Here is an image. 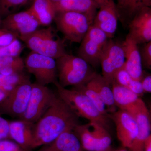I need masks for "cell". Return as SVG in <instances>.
<instances>
[{"mask_svg": "<svg viewBox=\"0 0 151 151\" xmlns=\"http://www.w3.org/2000/svg\"><path fill=\"white\" fill-rule=\"evenodd\" d=\"M79 116L58 95L33 128L32 149L46 145L67 131H73Z\"/></svg>", "mask_w": 151, "mask_h": 151, "instance_id": "cell-1", "label": "cell"}, {"mask_svg": "<svg viewBox=\"0 0 151 151\" xmlns=\"http://www.w3.org/2000/svg\"><path fill=\"white\" fill-rule=\"evenodd\" d=\"M56 62L58 83L63 87L86 84L96 73L84 59L67 53Z\"/></svg>", "mask_w": 151, "mask_h": 151, "instance_id": "cell-2", "label": "cell"}, {"mask_svg": "<svg viewBox=\"0 0 151 151\" xmlns=\"http://www.w3.org/2000/svg\"><path fill=\"white\" fill-rule=\"evenodd\" d=\"M54 84L56 86L58 96L69 105L79 117L85 118L89 122L97 123L108 129L110 117L100 113L85 94L73 88L66 89L58 81Z\"/></svg>", "mask_w": 151, "mask_h": 151, "instance_id": "cell-3", "label": "cell"}, {"mask_svg": "<svg viewBox=\"0 0 151 151\" xmlns=\"http://www.w3.org/2000/svg\"><path fill=\"white\" fill-rule=\"evenodd\" d=\"M19 38L32 51L53 59L66 53L64 41L57 36L51 27L37 29Z\"/></svg>", "mask_w": 151, "mask_h": 151, "instance_id": "cell-4", "label": "cell"}, {"mask_svg": "<svg viewBox=\"0 0 151 151\" xmlns=\"http://www.w3.org/2000/svg\"><path fill=\"white\" fill-rule=\"evenodd\" d=\"M55 21L65 39L80 43L93 21L86 15L75 12H56Z\"/></svg>", "mask_w": 151, "mask_h": 151, "instance_id": "cell-5", "label": "cell"}, {"mask_svg": "<svg viewBox=\"0 0 151 151\" xmlns=\"http://www.w3.org/2000/svg\"><path fill=\"white\" fill-rule=\"evenodd\" d=\"M73 131L81 140L83 147L89 151H103L111 147L112 139L108 129L97 123L78 124Z\"/></svg>", "mask_w": 151, "mask_h": 151, "instance_id": "cell-6", "label": "cell"}, {"mask_svg": "<svg viewBox=\"0 0 151 151\" xmlns=\"http://www.w3.org/2000/svg\"><path fill=\"white\" fill-rule=\"evenodd\" d=\"M24 61L25 68L37 84L47 86L57 81L56 60L32 51Z\"/></svg>", "mask_w": 151, "mask_h": 151, "instance_id": "cell-7", "label": "cell"}, {"mask_svg": "<svg viewBox=\"0 0 151 151\" xmlns=\"http://www.w3.org/2000/svg\"><path fill=\"white\" fill-rule=\"evenodd\" d=\"M56 96L47 86L36 82L32 83L27 108L19 119L31 124H35L48 109Z\"/></svg>", "mask_w": 151, "mask_h": 151, "instance_id": "cell-8", "label": "cell"}, {"mask_svg": "<svg viewBox=\"0 0 151 151\" xmlns=\"http://www.w3.org/2000/svg\"><path fill=\"white\" fill-rule=\"evenodd\" d=\"M108 39L105 33L92 24L80 42L78 57L96 67L100 63L101 54Z\"/></svg>", "mask_w": 151, "mask_h": 151, "instance_id": "cell-9", "label": "cell"}, {"mask_svg": "<svg viewBox=\"0 0 151 151\" xmlns=\"http://www.w3.org/2000/svg\"><path fill=\"white\" fill-rule=\"evenodd\" d=\"M125 62V55L122 43L109 39L100 59L102 76L107 83L111 85L116 73L124 66Z\"/></svg>", "mask_w": 151, "mask_h": 151, "instance_id": "cell-10", "label": "cell"}, {"mask_svg": "<svg viewBox=\"0 0 151 151\" xmlns=\"http://www.w3.org/2000/svg\"><path fill=\"white\" fill-rule=\"evenodd\" d=\"M136 122L138 134L130 147L132 151H144L145 141L151 131L150 113L145 103L139 97L137 101L124 109Z\"/></svg>", "mask_w": 151, "mask_h": 151, "instance_id": "cell-11", "label": "cell"}, {"mask_svg": "<svg viewBox=\"0 0 151 151\" xmlns=\"http://www.w3.org/2000/svg\"><path fill=\"white\" fill-rule=\"evenodd\" d=\"M31 81L16 86L1 103L0 111L14 118L19 119L27 108L32 91Z\"/></svg>", "mask_w": 151, "mask_h": 151, "instance_id": "cell-12", "label": "cell"}, {"mask_svg": "<svg viewBox=\"0 0 151 151\" xmlns=\"http://www.w3.org/2000/svg\"><path fill=\"white\" fill-rule=\"evenodd\" d=\"M2 29L13 33L19 38L37 29L39 23L28 11L10 14L2 22Z\"/></svg>", "mask_w": 151, "mask_h": 151, "instance_id": "cell-13", "label": "cell"}, {"mask_svg": "<svg viewBox=\"0 0 151 151\" xmlns=\"http://www.w3.org/2000/svg\"><path fill=\"white\" fill-rule=\"evenodd\" d=\"M128 27L127 36L137 44L151 41V9L146 7L140 11L132 21Z\"/></svg>", "mask_w": 151, "mask_h": 151, "instance_id": "cell-14", "label": "cell"}, {"mask_svg": "<svg viewBox=\"0 0 151 151\" xmlns=\"http://www.w3.org/2000/svg\"><path fill=\"white\" fill-rule=\"evenodd\" d=\"M111 118L116 125L117 137L125 147H131L138 134V127L134 119L126 111L119 109Z\"/></svg>", "mask_w": 151, "mask_h": 151, "instance_id": "cell-15", "label": "cell"}, {"mask_svg": "<svg viewBox=\"0 0 151 151\" xmlns=\"http://www.w3.org/2000/svg\"><path fill=\"white\" fill-rule=\"evenodd\" d=\"M99 9L92 25L105 33L108 39H112L117 30L119 20L115 1L109 0Z\"/></svg>", "mask_w": 151, "mask_h": 151, "instance_id": "cell-16", "label": "cell"}, {"mask_svg": "<svg viewBox=\"0 0 151 151\" xmlns=\"http://www.w3.org/2000/svg\"><path fill=\"white\" fill-rule=\"evenodd\" d=\"M122 45L125 55V69L133 79L141 81L144 73L138 44L127 35Z\"/></svg>", "mask_w": 151, "mask_h": 151, "instance_id": "cell-17", "label": "cell"}, {"mask_svg": "<svg viewBox=\"0 0 151 151\" xmlns=\"http://www.w3.org/2000/svg\"><path fill=\"white\" fill-rule=\"evenodd\" d=\"M56 12H75L86 15L94 21L100 6L94 0H61L53 2Z\"/></svg>", "mask_w": 151, "mask_h": 151, "instance_id": "cell-18", "label": "cell"}, {"mask_svg": "<svg viewBox=\"0 0 151 151\" xmlns=\"http://www.w3.org/2000/svg\"><path fill=\"white\" fill-rule=\"evenodd\" d=\"M33 125L21 120L9 122V138L25 151L32 149Z\"/></svg>", "mask_w": 151, "mask_h": 151, "instance_id": "cell-19", "label": "cell"}, {"mask_svg": "<svg viewBox=\"0 0 151 151\" xmlns=\"http://www.w3.org/2000/svg\"><path fill=\"white\" fill-rule=\"evenodd\" d=\"M118 18L124 27H128L132 19L142 9L151 7V0H116Z\"/></svg>", "mask_w": 151, "mask_h": 151, "instance_id": "cell-20", "label": "cell"}, {"mask_svg": "<svg viewBox=\"0 0 151 151\" xmlns=\"http://www.w3.org/2000/svg\"><path fill=\"white\" fill-rule=\"evenodd\" d=\"M86 84L99 95L108 108V111H111L113 113L116 112V106L114 103L111 85L106 82L102 75L96 73Z\"/></svg>", "mask_w": 151, "mask_h": 151, "instance_id": "cell-21", "label": "cell"}, {"mask_svg": "<svg viewBox=\"0 0 151 151\" xmlns=\"http://www.w3.org/2000/svg\"><path fill=\"white\" fill-rule=\"evenodd\" d=\"M39 23L40 25L47 26L54 20L56 12L51 0H35L27 10Z\"/></svg>", "mask_w": 151, "mask_h": 151, "instance_id": "cell-22", "label": "cell"}, {"mask_svg": "<svg viewBox=\"0 0 151 151\" xmlns=\"http://www.w3.org/2000/svg\"><path fill=\"white\" fill-rule=\"evenodd\" d=\"M73 131L63 132L40 151H80L81 143Z\"/></svg>", "mask_w": 151, "mask_h": 151, "instance_id": "cell-23", "label": "cell"}, {"mask_svg": "<svg viewBox=\"0 0 151 151\" xmlns=\"http://www.w3.org/2000/svg\"><path fill=\"white\" fill-rule=\"evenodd\" d=\"M111 86L114 103L119 109L124 110L127 106L134 103L139 97L130 89L119 85L115 81Z\"/></svg>", "mask_w": 151, "mask_h": 151, "instance_id": "cell-24", "label": "cell"}, {"mask_svg": "<svg viewBox=\"0 0 151 151\" xmlns=\"http://www.w3.org/2000/svg\"><path fill=\"white\" fill-rule=\"evenodd\" d=\"M24 61L20 56L0 57V73L4 75L23 72Z\"/></svg>", "mask_w": 151, "mask_h": 151, "instance_id": "cell-25", "label": "cell"}, {"mask_svg": "<svg viewBox=\"0 0 151 151\" xmlns=\"http://www.w3.org/2000/svg\"><path fill=\"white\" fill-rule=\"evenodd\" d=\"M114 81L119 85L130 89L139 96L144 93L141 81L133 79L125 69L124 65L116 73Z\"/></svg>", "mask_w": 151, "mask_h": 151, "instance_id": "cell-26", "label": "cell"}, {"mask_svg": "<svg viewBox=\"0 0 151 151\" xmlns=\"http://www.w3.org/2000/svg\"><path fill=\"white\" fill-rule=\"evenodd\" d=\"M86 83L78 86H73V88L85 94L92 101L98 111L102 114L109 116L107 113L108 111L106 110V106L100 99L99 95Z\"/></svg>", "mask_w": 151, "mask_h": 151, "instance_id": "cell-27", "label": "cell"}, {"mask_svg": "<svg viewBox=\"0 0 151 151\" xmlns=\"http://www.w3.org/2000/svg\"><path fill=\"white\" fill-rule=\"evenodd\" d=\"M24 48L23 45L17 39L6 46L0 47V57H19Z\"/></svg>", "mask_w": 151, "mask_h": 151, "instance_id": "cell-28", "label": "cell"}, {"mask_svg": "<svg viewBox=\"0 0 151 151\" xmlns=\"http://www.w3.org/2000/svg\"><path fill=\"white\" fill-rule=\"evenodd\" d=\"M27 0H0V13L10 15L19 7L23 5Z\"/></svg>", "mask_w": 151, "mask_h": 151, "instance_id": "cell-29", "label": "cell"}, {"mask_svg": "<svg viewBox=\"0 0 151 151\" xmlns=\"http://www.w3.org/2000/svg\"><path fill=\"white\" fill-rule=\"evenodd\" d=\"M139 52L142 65L146 68L151 69V41L144 44Z\"/></svg>", "mask_w": 151, "mask_h": 151, "instance_id": "cell-30", "label": "cell"}, {"mask_svg": "<svg viewBox=\"0 0 151 151\" xmlns=\"http://www.w3.org/2000/svg\"><path fill=\"white\" fill-rule=\"evenodd\" d=\"M18 38L13 33L4 29H0V47L10 44Z\"/></svg>", "mask_w": 151, "mask_h": 151, "instance_id": "cell-31", "label": "cell"}, {"mask_svg": "<svg viewBox=\"0 0 151 151\" xmlns=\"http://www.w3.org/2000/svg\"><path fill=\"white\" fill-rule=\"evenodd\" d=\"M0 151H25L15 142L6 139L0 141Z\"/></svg>", "mask_w": 151, "mask_h": 151, "instance_id": "cell-32", "label": "cell"}, {"mask_svg": "<svg viewBox=\"0 0 151 151\" xmlns=\"http://www.w3.org/2000/svg\"><path fill=\"white\" fill-rule=\"evenodd\" d=\"M9 138V122L0 116V141Z\"/></svg>", "mask_w": 151, "mask_h": 151, "instance_id": "cell-33", "label": "cell"}, {"mask_svg": "<svg viewBox=\"0 0 151 151\" xmlns=\"http://www.w3.org/2000/svg\"><path fill=\"white\" fill-rule=\"evenodd\" d=\"M144 92L151 93V76L148 75L144 77L143 76L141 81Z\"/></svg>", "mask_w": 151, "mask_h": 151, "instance_id": "cell-34", "label": "cell"}, {"mask_svg": "<svg viewBox=\"0 0 151 151\" xmlns=\"http://www.w3.org/2000/svg\"><path fill=\"white\" fill-rule=\"evenodd\" d=\"M144 150L145 151H151V135L146 139L144 145Z\"/></svg>", "mask_w": 151, "mask_h": 151, "instance_id": "cell-35", "label": "cell"}, {"mask_svg": "<svg viewBox=\"0 0 151 151\" xmlns=\"http://www.w3.org/2000/svg\"><path fill=\"white\" fill-rule=\"evenodd\" d=\"M6 96L7 94L0 89V103H1L5 99Z\"/></svg>", "mask_w": 151, "mask_h": 151, "instance_id": "cell-36", "label": "cell"}, {"mask_svg": "<svg viewBox=\"0 0 151 151\" xmlns=\"http://www.w3.org/2000/svg\"><path fill=\"white\" fill-rule=\"evenodd\" d=\"M96 3L99 5V6H101L104 4H106V3L108 2L109 0H94Z\"/></svg>", "mask_w": 151, "mask_h": 151, "instance_id": "cell-37", "label": "cell"}, {"mask_svg": "<svg viewBox=\"0 0 151 151\" xmlns=\"http://www.w3.org/2000/svg\"><path fill=\"white\" fill-rule=\"evenodd\" d=\"M103 151H113L112 150V149H111V147H110L108 148V149H107V150H105Z\"/></svg>", "mask_w": 151, "mask_h": 151, "instance_id": "cell-38", "label": "cell"}, {"mask_svg": "<svg viewBox=\"0 0 151 151\" xmlns=\"http://www.w3.org/2000/svg\"><path fill=\"white\" fill-rule=\"evenodd\" d=\"M115 151H127L126 150H125V149H119V150H117Z\"/></svg>", "mask_w": 151, "mask_h": 151, "instance_id": "cell-39", "label": "cell"}, {"mask_svg": "<svg viewBox=\"0 0 151 151\" xmlns=\"http://www.w3.org/2000/svg\"><path fill=\"white\" fill-rule=\"evenodd\" d=\"M51 1L53 2H55L59 1H61V0H51Z\"/></svg>", "mask_w": 151, "mask_h": 151, "instance_id": "cell-40", "label": "cell"}]
</instances>
